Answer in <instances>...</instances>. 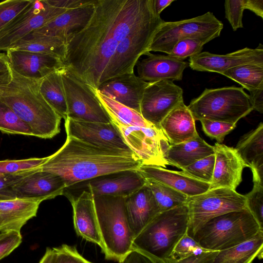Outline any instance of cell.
<instances>
[{"instance_id":"obj_1","label":"cell","mask_w":263,"mask_h":263,"mask_svg":"<svg viewBox=\"0 0 263 263\" xmlns=\"http://www.w3.org/2000/svg\"><path fill=\"white\" fill-rule=\"evenodd\" d=\"M121 0H97L87 25L66 42L65 67L97 90L118 42L113 35Z\"/></svg>"},{"instance_id":"obj_2","label":"cell","mask_w":263,"mask_h":263,"mask_svg":"<svg viewBox=\"0 0 263 263\" xmlns=\"http://www.w3.org/2000/svg\"><path fill=\"white\" fill-rule=\"evenodd\" d=\"M142 161L130 150L111 149L66 137L56 152L40 166L65 182L66 189L82 181L126 171H137Z\"/></svg>"},{"instance_id":"obj_3","label":"cell","mask_w":263,"mask_h":263,"mask_svg":"<svg viewBox=\"0 0 263 263\" xmlns=\"http://www.w3.org/2000/svg\"><path fill=\"white\" fill-rule=\"evenodd\" d=\"M9 67L11 79L9 83L0 85V100L29 126L34 136L52 138L60 132L62 118L40 93L41 80L24 77Z\"/></svg>"},{"instance_id":"obj_4","label":"cell","mask_w":263,"mask_h":263,"mask_svg":"<svg viewBox=\"0 0 263 263\" xmlns=\"http://www.w3.org/2000/svg\"><path fill=\"white\" fill-rule=\"evenodd\" d=\"M188 222L186 204L160 213L135 237L133 250L156 263H168L176 245L187 232Z\"/></svg>"},{"instance_id":"obj_5","label":"cell","mask_w":263,"mask_h":263,"mask_svg":"<svg viewBox=\"0 0 263 263\" xmlns=\"http://www.w3.org/2000/svg\"><path fill=\"white\" fill-rule=\"evenodd\" d=\"M125 198L94 197L95 210L105 259L121 262L133 250L135 238L130 227Z\"/></svg>"},{"instance_id":"obj_6","label":"cell","mask_w":263,"mask_h":263,"mask_svg":"<svg viewBox=\"0 0 263 263\" xmlns=\"http://www.w3.org/2000/svg\"><path fill=\"white\" fill-rule=\"evenodd\" d=\"M261 232L263 229L245 208L209 220L196 232L193 238L203 249L221 251L249 240Z\"/></svg>"},{"instance_id":"obj_7","label":"cell","mask_w":263,"mask_h":263,"mask_svg":"<svg viewBox=\"0 0 263 263\" xmlns=\"http://www.w3.org/2000/svg\"><path fill=\"white\" fill-rule=\"evenodd\" d=\"M195 120L237 123L253 111L249 95L242 87L205 88L187 106Z\"/></svg>"},{"instance_id":"obj_8","label":"cell","mask_w":263,"mask_h":263,"mask_svg":"<svg viewBox=\"0 0 263 263\" xmlns=\"http://www.w3.org/2000/svg\"><path fill=\"white\" fill-rule=\"evenodd\" d=\"M223 27L222 23L209 11L192 18L164 21L155 33L148 51L168 55L179 41L185 39H198L208 43L220 35Z\"/></svg>"},{"instance_id":"obj_9","label":"cell","mask_w":263,"mask_h":263,"mask_svg":"<svg viewBox=\"0 0 263 263\" xmlns=\"http://www.w3.org/2000/svg\"><path fill=\"white\" fill-rule=\"evenodd\" d=\"M188 210L187 235L192 237L209 220L232 211L246 208L245 195L228 188L210 189L195 196L188 197L185 203Z\"/></svg>"},{"instance_id":"obj_10","label":"cell","mask_w":263,"mask_h":263,"mask_svg":"<svg viewBox=\"0 0 263 263\" xmlns=\"http://www.w3.org/2000/svg\"><path fill=\"white\" fill-rule=\"evenodd\" d=\"M163 22L160 15L157 16L118 42L103 82L111 78L134 73V67L140 58L150 52L148 49L153 37Z\"/></svg>"},{"instance_id":"obj_11","label":"cell","mask_w":263,"mask_h":263,"mask_svg":"<svg viewBox=\"0 0 263 263\" xmlns=\"http://www.w3.org/2000/svg\"><path fill=\"white\" fill-rule=\"evenodd\" d=\"M61 74L66 100L67 118L84 122L111 123L95 89L66 67L61 70Z\"/></svg>"},{"instance_id":"obj_12","label":"cell","mask_w":263,"mask_h":263,"mask_svg":"<svg viewBox=\"0 0 263 263\" xmlns=\"http://www.w3.org/2000/svg\"><path fill=\"white\" fill-rule=\"evenodd\" d=\"M114 125L126 144L141 160L142 165L166 167L167 163L164 156L170 145L161 129L155 126Z\"/></svg>"},{"instance_id":"obj_13","label":"cell","mask_w":263,"mask_h":263,"mask_svg":"<svg viewBox=\"0 0 263 263\" xmlns=\"http://www.w3.org/2000/svg\"><path fill=\"white\" fill-rule=\"evenodd\" d=\"M183 101V90L173 81L149 82L140 104V114L148 122L160 128L163 119Z\"/></svg>"},{"instance_id":"obj_14","label":"cell","mask_w":263,"mask_h":263,"mask_svg":"<svg viewBox=\"0 0 263 263\" xmlns=\"http://www.w3.org/2000/svg\"><path fill=\"white\" fill-rule=\"evenodd\" d=\"M16 198L42 202L64 194L65 182L59 176L43 171L40 166L12 174Z\"/></svg>"},{"instance_id":"obj_15","label":"cell","mask_w":263,"mask_h":263,"mask_svg":"<svg viewBox=\"0 0 263 263\" xmlns=\"http://www.w3.org/2000/svg\"><path fill=\"white\" fill-rule=\"evenodd\" d=\"M249 64L263 65V46L261 44L255 49L245 47L226 54L201 52L190 57L189 66L193 70L221 74L233 67Z\"/></svg>"},{"instance_id":"obj_16","label":"cell","mask_w":263,"mask_h":263,"mask_svg":"<svg viewBox=\"0 0 263 263\" xmlns=\"http://www.w3.org/2000/svg\"><path fill=\"white\" fill-rule=\"evenodd\" d=\"M65 127L67 136L90 144L107 148L130 150L111 122H84L67 118L65 120Z\"/></svg>"},{"instance_id":"obj_17","label":"cell","mask_w":263,"mask_h":263,"mask_svg":"<svg viewBox=\"0 0 263 263\" xmlns=\"http://www.w3.org/2000/svg\"><path fill=\"white\" fill-rule=\"evenodd\" d=\"M10 66L18 74L40 80L51 72L65 67L58 56L10 49L6 51Z\"/></svg>"},{"instance_id":"obj_18","label":"cell","mask_w":263,"mask_h":263,"mask_svg":"<svg viewBox=\"0 0 263 263\" xmlns=\"http://www.w3.org/2000/svg\"><path fill=\"white\" fill-rule=\"evenodd\" d=\"M213 146L215 164L210 189L223 187L235 190L242 181L245 164L235 148L217 142Z\"/></svg>"},{"instance_id":"obj_19","label":"cell","mask_w":263,"mask_h":263,"mask_svg":"<svg viewBox=\"0 0 263 263\" xmlns=\"http://www.w3.org/2000/svg\"><path fill=\"white\" fill-rule=\"evenodd\" d=\"M149 82L134 73L103 82L97 90L100 93L140 113V104Z\"/></svg>"},{"instance_id":"obj_20","label":"cell","mask_w":263,"mask_h":263,"mask_svg":"<svg viewBox=\"0 0 263 263\" xmlns=\"http://www.w3.org/2000/svg\"><path fill=\"white\" fill-rule=\"evenodd\" d=\"M73 209L74 228L77 234L83 239L98 245L103 249L95 210L94 197L87 189L78 196L67 194Z\"/></svg>"},{"instance_id":"obj_21","label":"cell","mask_w":263,"mask_h":263,"mask_svg":"<svg viewBox=\"0 0 263 263\" xmlns=\"http://www.w3.org/2000/svg\"><path fill=\"white\" fill-rule=\"evenodd\" d=\"M146 184V179L137 171H126L99 177L87 183L93 197H126Z\"/></svg>"},{"instance_id":"obj_22","label":"cell","mask_w":263,"mask_h":263,"mask_svg":"<svg viewBox=\"0 0 263 263\" xmlns=\"http://www.w3.org/2000/svg\"><path fill=\"white\" fill-rule=\"evenodd\" d=\"M145 55L147 57L139 60L136 66L138 77L147 82L180 81L184 70L189 66L187 62L175 59L168 55L148 52Z\"/></svg>"},{"instance_id":"obj_23","label":"cell","mask_w":263,"mask_h":263,"mask_svg":"<svg viewBox=\"0 0 263 263\" xmlns=\"http://www.w3.org/2000/svg\"><path fill=\"white\" fill-rule=\"evenodd\" d=\"M96 1L92 4L68 9L34 31L58 37L67 42L71 36L87 25L93 14Z\"/></svg>"},{"instance_id":"obj_24","label":"cell","mask_w":263,"mask_h":263,"mask_svg":"<svg viewBox=\"0 0 263 263\" xmlns=\"http://www.w3.org/2000/svg\"><path fill=\"white\" fill-rule=\"evenodd\" d=\"M125 206L129 226L135 237L161 213L146 184L125 198Z\"/></svg>"},{"instance_id":"obj_25","label":"cell","mask_w":263,"mask_h":263,"mask_svg":"<svg viewBox=\"0 0 263 263\" xmlns=\"http://www.w3.org/2000/svg\"><path fill=\"white\" fill-rule=\"evenodd\" d=\"M137 171L145 179H151L174 189L188 197L202 194L210 188V183L201 182L183 174L154 165H142Z\"/></svg>"},{"instance_id":"obj_26","label":"cell","mask_w":263,"mask_h":263,"mask_svg":"<svg viewBox=\"0 0 263 263\" xmlns=\"http://www.w3.org/2000/svg\"><path fill=\"white\" fill-rule=\"evenodd\" d=\"M41 203L20 198L0 201V233H21L27 221L36 216Z\"/></svg>"},{"instance_id":"obj_27","label":"cell","mask_w":263,"mask_h":263,"mask_svg":"<svg viewBox=\"0 0 263 263\" xmlns=\"http://www.w3.org/2000/svg\"><path fill=\"white\" fill-rule=\"evenodd\" d=\"M160 127L170 145L182 143L199 135L195 126V120L183 101L163 119Z\"/></svg>"},{"instance_id":"obj_28","label":"cell","mask_w":263,"mask_h":263,"mask_svg":"<svg viewBox=\"0 0 263 263\" xmlns=\"http://www.w3.org/2000/svg\"><path fill=\"white\" fill-rule=\"evenodd\" d=\"M252 172L253 183L263 184V123L244 135L235 148Z\"/></svg>"},{"instance_id":"obj_29","label":"cell","mask_w":263,"mask_h":263,"mask_svg":"<svg viewBox=\"0 0 263 263\" xmlns=\"http://www.w3.org/2000/svg\"><path fill=\"white\" fill-rule=\"evenodd\" d=\"M214 154V146L209 144L199 135L189 140L170 145L164 158L167 165L180 169Z\"/></svg>"},{"instance_id":"obj_30","label":"cell","mask_w":263,"mask_h":263,"mask_svg":"<svg viewBox=\"0 0 263 263\" xmlns=\"http://www.w3.org/2000/svg\"><path fill=\"white\" fill-rule=\"evenodd\" d=\"M45 7L16 28L0 35V51H6L22 38L50 22L68 9L51 6L45 0Z\"/></svg>"},{"instance_id":"obj_31","label":"cell","mask_w":263,"mask_h":263,"mask_svg":"<svg viewBox=\"0 0 263 263\" xmlns=\"http://www.w3.org/2000/svg\"><path fill=\"white\" fill-rule=\"evenodd\" d=\"M10 49L52 54L64 61L66 42L58 37L33 31L20 40Z\"/></svg>"},{"instance_id":"obj_32","label":"cell","mask_w":263,"mask_h":263,"mask_svg":"<svg viewBox=\"0 0 263 263\" xmlns=\"http://www.w3.org/2000/svg\"><path fill=\"white\" fill-rule=\"evenodd\" d=\"M263 232L234 247L219 251L211 263H252L262 258Z\"/></svg>"},{"instance_id":"obj_33","label":"cell","mask_w":263,"mask_h":263,"mask_svg":"<svg viewBox=\"0 0 263 263\" xmlns=\"http://www.w3.org/2000/svg\"><path fill=\"white\" fill-rule=\"evenodd\" d=\"M95 93L113 124L125 126H154L146 121L139 112L106 97L97 90Z\"/></svg>"},{"instance_id":"obj_34","label":"cell","mask_w":263,"mask_h":263,"mask_svg":"<svg viewBox=\"0 0 263 263\" xmlns=\"http://www.w3.org/2000/svg\"><path fill=\"white\" fill-rule=\"evenodd\" d=\"M61 69L54 71L41 79L39 88L45 101L65 120L67 118V107Z\"/></svg>"},{"instance_id":"obj_35","label":"cell","mask_w":263,"mask_h":263,"mask_svg":"<svg viewBox=\"0 0 263 263\" xmlns=\"http://www.w3.org/2000/svg\"><path fill=\"white\" fill-rule=\"evenodd\" d=\"M221 74L239 83L249 91L263 89V65H241L230 68Z\"/></svg>"},{"instance_id":"obj_36","label":"cell","mask_w":263,"mask_h":263,"mask_svg":"<svg viewBox=\"0 0 263 263\" xmlns=\"http://www.w3.org/2000/svg\"><path fill=\"white\" fill-rule=\"evenodd\" d=\"M160 212L185 204L188 196L157 181L146 179Z\"/></svg>"},{"instance_id":"obj_37","label":"cell","mask_w":263,"mask_h":263,"mask_svg":"<svg viewBox=\"0 0 263 263\" xmlns=\"http://www.w3.org/2000/svg\"><path fill=\"white\" fill-rule=\"evenodd\" d=\"M0 131L11 135L34 136L31 128L13 110L0 100Z\"/></svg>"},{"instance_id":"obj_38","label":"cell","mask_w":263,"mask_h":263,"mask_svg":"<svg viewBox=\"0 0 263 263\" xmlns=\"http://www.w3.org/2000/svg\"><path fill=\"white\" fill-rule=\"evenodd\" d=\"M215 164V155L200 159L183 168L180 171L184 175L196 180L211 183Z\"/></svg>"},{"instance_id":"obj_39","label":"cell","mask_w":263,"mask_h":263,"mask_svg":"<svg viewBox=\"0 0 263 263\" xmlns=\"http://www.w3.org/2000/svg\"><path fill=\"white\" fill-rule=\"evenodd\" d=\"M48 159V156L19 160H0V174H11L34 169L41 166Z\"/></svg>"},{"instance_id":"obj_40","label":"cell","mask_w":263,"mask_h":263,"mask_svg":"<svg viewBox=\"0 0 263 263\" xmlns=\"http://www.w3.org/2000/svg\"><path fill=\"white\" fill-rule=\"evenodd\" d=\"M207 43L198 39H185L179 41L168 55L175 59L184 61L188 57L201 52L203 45Z\"/></svg>"},{"instance_id":"obj_41","label":"cell","mask_w":263,"mask_h":263,"mask_svg":"<svg viewBox=\"0 0 263 263\" xmlns=\"http://www.w3.org/2000/svg\"><path fill=\"white\" fill-rule=\"evenodd\" d=\"M245 196L246 208L263 229V184L253 183L252 190Z\"/></svg>"},{"instance_id":"obj_42","label":"cell","mask_w":263,"mask_h":263,"mask_svg":"<svg viewBox=\"0 0 263 263\" xmlns=\"http://www.w3.org/2000/svg\"><path fill=\"white\" fill-rule=\"evenodd\" d=\"M203 131L212 139H215L217 143H221L225 137L236 126V123L201 119Z\"/></svg>"},{"instance_id":"obj_43","label":"cell","mask_w":263,"mask_h":263,"mask_svg":"<svg viewBox=\"0 0 263 263\" xmlns=\"http://www.w3.org/2000/svg\"><path fill=\"white\" fill-rule=\"evenodd\" d=\"M32 0H6L0 2V31Z\"/></svg>"},{"instance_id":"obj_44","label":"cell","mask_w":263,"mask_h":263,"mask_svg":"<svg viewBox=\"0 0 263 263\" xmlns=\"http://www.w3.org/2000/svg\"><path fill=\"white\" fill-rule=\"evenodd\" d=\"M209 250L202 248L187 232L176 245L171 255V260L181 259L193 254H199Z\"/></svg>"},{"instance_id":"obj_45","label":"cell","mask_w":263,"mask_h":263,"mask_svg":"<svg viewBox=\"0 0 263 263\" xmlns=\"http://www.w3.org/2000/svg\"><path fill=\"white\" fill-rule=\"evenodd\" d=\"M245 0H227L224 2L225 17L233 31L243 28L242 16Z\"/></svg>"},{"instance_id":"obj_46","label":"cell","mask_w":263,"mask_h":263,"mask_svg":"<svg viewBox=\"0 0 263 263\" xmlns=\"http://www.w3.org/2000/svg\"><path fill=\"white\" fill-rule=\"evenodd\" d=\"M53 249L57 255L55 263H93L84 258L74 246L63 244Z\"/></svg>"},{"instance_id":"obj_47","label":"cell","mask_w":263,"mask_h":263,"mask_svg":"<svg viewBox=\"0 0 263 263\" xmlns=\"http://www.w3.org/2000/svg\"><path fill=\"white\" fill-rule=\"evenodd\" d=\"M21 233L10 231L0 233V260L8 256L21 243Z\"/></svg>"},{"instance_id":"obj_48","label":"cell","mask_w":263,"mask_h":263,"mask_svg":"<svg viewBox=\"0 0 263 263\" xmlns=\"http://www.w3.org/2000/svg\"><path fill=\"white\" fill-rule=\"evenodd\" d=\"M12 184V174H0V201L10 200L16 198Z\"/></svg>"},{"instance_id":"obj_49","label":"cell","mask_w":263,"mask_h":263,"mask_svg":"<svg viewBox=\"0 0 263 263\" xmlns=\"http://www.w3.org/2000/svg\"><path fill=\"white\" fill-rule=\"evenodd\" d=\"M218 251L208 250L181 259L171 260L168 263H211Z\"/></svg>"},{"instance_id":"obj_50","label":"cell","mask_w":263,"mask_h":263,"mask_svg":"<svg viewBox=\"0 0 263 263\" xmlns=\"http://www.w3.org/2000/svg\"><path fill=\"white\" fill-rule=\"evenodd\" d=\"M46 3L53 7L66 9L78 8L93 3L96 0H45Z\"/></svg>"},{"instance_id":"obj_51","label":"cell","mask_w":263,"mask_h":263,"mask_svg":"<svg viewBox=\"0 0 263 263\" xmlns=\"http://www.w3.org/2000/svg\"><path fill=\"white\" fill-rule=\"evenodd\" d=\"M253 110L263 113V89H256L249 91Z\"/></svg>"},{"instance_id":"obj_52","label":"cell","mask_w":263,"mask_h":263,"mask_svg":"<svg viewBox=\"0 0 263 263\" xmlns=\"http://www.w3.org/2000/svg\"><path fill=\"white\" fill-rule=\"evenodd\" d=\"M120 263H156L144 254L136 250L129 253Z\"/></svg>"},{"instance_id":"obj_53","label":"cell","mask_w":263,"mask_h":263,"mask_svg":"<svg viewBox=\"0 0 263 263\" xmlns=\"http://www.w3.org/2000/svg\"><path fill=\"white\" fill-rule=\"evenodd\" d=\"M245 9H249L263 18V1L245 0Z\"/></svg>"},{"instance_id":"obj_54","label":"cell","mask_w":263,"mask_h":263,"mask_svg":"<svg viewBox=\"0 0 263 263\" xmlns=\"http://www.w3.org/2000/svg\"><path fill=\"white\" fill-rule=\"evenodd\" d=\"M56 256V253L53 248H47L45 254L39 263H55Z\"/></svg>"},{"instance_id":"obj_55","label":"cell","mask_w":263,"mask_h":263,"mask_svg":"<svg viewBox=\"0 0 263 263\" xmlns=\"http://www.w3.org/2000/svg\"><path fill=\"white\" fill-rule=\"evenodd\" d=\"M174 1V0H154V7L156 13L160 15L162 11Z\"/></svg>"},{"instance_id":"obj_56","label":"cell","mask_w":263,"mask_h":263,"mask_svg":"<svg viewBox=\"0 0 263 263\" xmlns=\"http://www.w3.org/2000/svg\"><path fill=\"white\" fill-rule=\"evenodd\" d=\"M5 54H6L5 53H0V59H1V58H3L4 56H5Z\"/></svg>"}]
</instances>
